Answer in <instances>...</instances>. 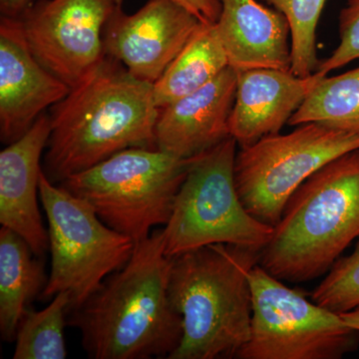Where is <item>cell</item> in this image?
I'll return each instance as SVG.
<instances>
[{
  "instance_id": "cb8c5ba5",
  "label": "cell",
  "mask_w": 359,
  "mask_h": 359,
  "mask_svg": "<svg viewBox=\"0 0 359 359\" xmlns=\"http://www.w3.org/2000/svg\"><path fill=\"white\" fill-rule=\"evenodd\" d=\"M205 25L217 23L222 11L219 0H174Z\"/></svg>"
},
{
  "instance_id": "30bf717a",
  "label": "cell",
  "mask_w": 359,
  "mask_h": 359,
  "mask_svg": "<svg viewBox=\"0 0 359 359\" xmlns=\"http://www.w3.org/2000/svg\"><path fill=\"white\" fill-rule=\"evenodd\" d=\"M124 0H39L18 16L40 65L70 88L105 58L106 25Z\"/></svg>"
},
{
  "instance_id": "ac0fdd59",
  "label": "cell",
  "mask_w": 359,
  "mask_h": 359,
  "mask_svg": "<svg viewBox=\"0 0 359 359\" xmlns=\"http://www.w3.org/2000/svg\"><path fill=\"white\" fill-rule=\"evenodd\" d=\"M229 66L216 23H202L164 74L155 82L156 104L163 108L197 91Z\"/></svg>"
},
{
  "instance_id": "52a82bcc",
  "label": "cell",
  "mask_w": 359,
  "mask_h": 359,
  "mask_svg": "<svg viewBox=\"0 0 359 359\" xmlns=\"http://www.w3.org/2000/svg\"><path fill=\"white\" fill-rule=\"evenodd\" d=\"M39 197L51 254L50 273L40 297L48 299L65 292L71 313L126 264L136 243L108 226L86 201L51 182L43 170Z\"/></svg>"
},
{
  "instance_id": "4fadbf2b",
  "label": "cell",
  "mask_w": 359,
  "mask_h": 359,
  "mask_svg": "<svg viewBox=\"0 0 359 359\" xmlns=\"http://www.w3.org/2000/svg\"><path fill=\"white\" fill-rule=\"evenodd\" d=\"M236 92L237 71L229 66L202 88L160 108L155 147L192 159L226 140Z\"/></svg>"
},
{
  "instance_id": "277c9868",
  "label": "cell",
  "mask_w": 359,
  "mask_h": 359,
  "mask_svg": "<svg viewBox=\"0 0 359 359\" xmlns=\"http://www.w3.org/2000/svg\"><path fill=\"white\" fill-rule=\"evenodd\" d=\"M359 238V148L321 167L292 196L259 264L283 282L327 273Z\"/></svg>"
},
{
  "instance_id": "3957f363",
  "label": "cell",
  "mask_w": 359,
  "mask_h": 359,
  "mask_svg": "<svg viewBox=\"0 0 359 359\" xmlns=\"http://www.w3.org/2000/svg\"><path fill=\"white\" fill-rule=\"evenodd\" d=\"M259 252L205 245L173 257L169 294L183 334L168 359L237 358L250 334V273Z\"/></svg>"
},
{
  "instance_id": "e0dca14e",
  "label": "cell",
  "mask_w": 359,
  "mask_h": 359,
  "mask_svg": "<svg viewBox=\"0 0 359 359\" xmlns=\"http://www.w3.org/2000/svg\"><path fill=\"white\" fill-rule=\"evenodd\" d=\"M48 276L41 257L33 252L20 236L0 229V334L14 341L21 318L30 302L41 295Z\"/></svg>"
},
{
  "instance_id": "603a6c76",
  "label": "cell",
  "mask_w": 359,
  "mask_h": 359,
  "mask_svg": "<svg viewBox=\"0 0 359 359\" xmlns=\"http://www.w3.org/2000/svg\"><path fill=\"white\" fill-rule=\"evenodd\" d=\"M339 43L330 57L318 65L316 72L327 75L359 59V0H348L339 18Z\"/></svg>"
},
{
  "instance_id": "2e32d148",
  "label": "cell",
  "mask_w": 359,
  "mask_h": 359,
  "mask_svg": "<svg viewBox=\"0 0 359 359\" xmlns=\"http://www.w3.org/2000/svg\"><path fill=\"white\" fill-rule=\"evenodd\" d=\"M219 1L217 29L231 67L290 71V27L285 14L256 0Z\"/></svg>"
},
{
  "instance_id": "7402d4cb",
  "label": "cell",
  "mask_w": 359,
  "mask_h": 359,
  "mask_svg": "<svg viewBox=\"0 0 359 359\" xmlns=\"http://www.w3.org/2000/svg\"><path fill=\"white\" fill-rule=\"evenodd\" d=\"M311 299L339 314L359 306V238L351 254L340 257L327 271Z\"/></svg>"
},
{
  "instance_id": "9c48e42d",
  "label": "cell",
  "mask_w": 359,
  "mask_h": 359,
  "mask_svg": "<svg viewBox=\"0 0 359 359\" xmlns=\"http://www.w3.org/2000/svg\"><path fill=\"white\" fill-rule=\"evenodd\" d=\"M359 148V135L306 123L241 148L233 176L238 197L259 222L275 226L295 191L334 158Z\"/></svg>"
},
{
  "instance_id": "6da1fadb",
  "label": "cell",
  "mask_w": 359,
  "mask_h": 359,
  "mask_svg": "<svg viewBox=\"0 0 359 359\" xmlns=\"http://www.w3.org/2000/svg\"><path fill=\"white\" fill-rule=\"evenodd\" d=\"M172 263L162 229L154 230L136 243L125 266L71 311L68 325L81 332L90 358H169L176 351L183 321L170 299Z\"/></svg>"
},
{
  "instance_id": "9a60e30c",
  "label": "cell",
  "mask_w": 359,
  "mask_h": 359,
  "mask_svg": "<svg viewBox=\"0 0 359 359\" xmlns=\"http://www.w3.org/2000/svg\"><path fill=\"white\" fill-rule=\"evenodd\" d=\"M323 75L299 77L292 71L255 68L237 71L236 100L229 120L241 148L280 133Z\"/></svg>"
},
{
  "instance_id": "44dd1931",
  "label": "cell",
  "mask_w": 359,
  "mask_h": 359,
  "mask_svg": "<svg viewBox=\"0 0 359 359\" xmlns=\"http://www.w3.org/2000/svg\"><path fill=\"white\" fill-rule=\"evenodd\" d=\"M285 14L290 27V71L309 77L318 70L316 28L327 0H264Z\"/></svg>"
},
{
  "instance_id": "484cf974",
  "label": "cell",
  "mask_w": 359,
  "mask_h": 359,
  "mask_svg": "<svg viewBox=\"0 0 359 359\" xmlns=\"http://www.w3.org/2000/svg\"><path fill=\"white\" fill-rule=\"evenodd\" d=\"M342 320L346 321L349 327L354 328V330L359 332V306L351 311H346V313H340Z\"/></svg>"
},
{
  "instance_id": "8fae6325",
  "label": "cell",
  "mask_w": 359,
  "mask_h": 359,
  "mask_svg": "<svg viewBox=\"0 0 359 359\" xmlns=\"http://www.w3.org/2000/svg\"><path fill=\"white\" fill-rule=\"evenodd\" d=\"M174 0H148L134 14L120 11L104 30L105 55L154 84L202 25Z\"/></svg>"
},
{
  "instance_id": "d4e9b609",
  "label": "cell",
  "mask_w": 359,
  "mask_h": 359,
  "mask_svg": "<svg viewBox=\"0 0 359 359\" xmlns=\"http://www.w3.org/2000/svg\"><path fill=\"white\" fill-rule=\"evenodd\" d=\"M32 4V0H0L2 16L18 18Z\"/></svg>"
},
{
  "instance_id": "7a4b0ae2",
  "label": "cell",
  "mask_w": 359,
  "mask_h": 359,
  "mask_svg": "<svg viewBox=\"0 0 359 359\" xmlns=\"http://www.w3.org/2000/svg\"><path fill=\"white\" fill-rule=\"evenodd\" d=\"M154 84L105 58L52 106L43 170L59 184L125 149L155 147Z\"/></svg>"
},
{
  "instance_id": "7c38bea8",
  "label": "cell",
  "mask_w": 359,
  "mask_h": 359,
  "mask_svg": "<svg viewBox=\"0 0 359 359\" xmlns=\"http://www.w3.org/2000/svg\"><path fill=\"white\" fill-rule=\"evenodd\" d=\"M70 87L33 55L18 18L0 20V138L18 140Z\"/></svg>"
},
{
  "instance_id": "5bb4252c",
  "label": "cell",
  "mask_w": 359,
  "mask_h": 359,
  "mask_svg": "<svg viewBox=\"0 0 359 359\" xmlns=\"http://www.w3.org/2000/svg\"><path fill=\"white\" fill-rule=\"evenodd\" d=\"M50 133V116L43 113L0 153V224L20 236L40 257L49 250L39 199L41 158Z\"/></svg>"
},
{
  "instance_id": "d6986e66",
  "label": "cell",
  "mask_w": 359,
  "mask_h": 359,
  "mask_svg": "<svg viewBox=\"0 0 359 359\" xmlns=\"http://www.w3.org/2000/svg\"><path fill=\"white\" fill-rule=\"evenodd\" d=\"M306 123L359 135V67L318 79L289 121L290 126Z\"/></svg>"
},
{
  "instance_id": "5b68a950",
  "label": "cell",
  "mask_w": 359,
  "mask_h": 359,
  "mask_svg": "<svg viewBox=\"0 0 359 359\" xmlns=\"http://www.w3.org/2000/svg\"><path fill=\"white\" fill-rule=\"evenodd\" d=\"M195 158L182 159L157 148L125 149L59 185L86 201L111 229L138 243L168 223Z\"/></svg>"
},
{
  "instance_id": "ffe728a7",
  "label": "cell",
  "mask_w": 359,
  "mask_h": 359,
  "mask_svg": "<svg viewBox=\"0 0 359 359\" xmlns=\"http://www.w3.org/2000/svg\"><path fill=\"white\" fill-rule=\"evenodd\" d=\"M69 313V297L65 292L54 295L50 304L41 311L28 309L18 325L13 358H67L65 330Z\"/></svg>"
},
{
  "instance_id": "ba28073f",
  "label": "cell",
  "mask_w": 359,
  "mask_h": 359,
  "mask_svg": "<svg viewBox=\"0 0 359 359\" xmlns=\"http://www.w3.org/2000/svg\"><path fill=\"white\" fill-rule=\"evenodd\" d=\"M252 323L240 359H339L359 346V332L259 264L250 273Z\"/></svg>"
},
{
  "instance_id": "8992f818",
  "label": "cell",
  "mask_w": 359,
  "mask_h": 359,
  "mask_svg": "<svg viewBox=\"0 0 359 359\" xmlns=\"http://www.w3.org/2000/svg\"><path fill=\"white\" fill-rule=\"evenodd\" d=\"M237 145L229 137L194 159L162 229L168 257L216 244L261 252L271 240L273 226L254 218L238 197L233 176Z\"/></svg>"
}]
</instances>
